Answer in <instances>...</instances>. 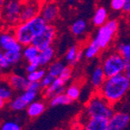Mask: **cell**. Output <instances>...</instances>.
<instances>
[{"label": "cell", "mask_w": 130, "mask_h": 130, "mask_svg": "<svg viewBox=\"0 0 130 130\" xmlns=\"http://www.w3.org/2000/svg\"><path fill=\"white\" fill-rule=\"evenodd\" d=\"M73 100L67 95V94H60L53 98L50 99V106H64V105H69Z\"/></svg>", "instance_id": "23"}, {"label": "cell", "mask_w": 130, "mask_h": 130, "mask_svg": "<svg viewBox=\"0 0 130 130\" xmlns=\"http://www.w3.org/2000/svg\"><path fill=\"white\" fill-rule=\"evenodd\" d=\"M71 75H72V68L70 67H67V66H66V67L64 68V70L60 74L59 77L67 83V81L69 80V78L71 77Z\"/></svg>", "instance_id": "34"}, {"label": "cell", "mask_w": 130, "mask_h": 130, "mask_svg": "<svg viewBox=\"0 0 130 130\" xmlns=\"http://www.w3.org/2000/svg\"><path fill=\"white\" fill-rule=\"evenodd\" d=\"M117 30L112 28L110 26H108V25L106 24V23L104 26H99L95 38L98 40L101 49H106L110 45L111 41L114 38V36L117 33Z\"/></svg>", "instance_id": "9"}, {"label": "cell", "mask_w": 130, "mask_h": 130, "mask_svg": "<svg viewBox=\"0 0 130 130\" xmlns=\"http://www.w3.org/2000/svg\"><path fill=\"white\" fill-rule=\"evenodd\" d=\"M6 80L15 91H25L27 89L28 85L30 83L27 77L17 74L7 75L6 76Z\"/></svg>", "instance_id": "12"}, {"label": "cell", "mask_w": 130, "mask_h": 130, "mask_svg": "<svg viewBox=\"0 0 130 130\" xmlns=\"http://www.w3.org/2000/svg\"><path fill=\"white\" fill-rule=\"evenodd\" d=\"M4 52V51H3ZM5 56L7 57L8 62L11 64V66H14L15 64H18L20 60H21L23 54L22 52H11V51H6L4 52Z\"/></svg>", "instance_id": "27"}, {"label": "cell", "mask_w": 130, "mask_h": 130, "mask_svg": "<svg viewBox=\"0 0 130 130\" xmlns=\"http://www.w3.org/2000/svg\"><path fill=\"white\" fill-rule=\"evenodd\" d=\"M46 110V105L40 101H34L31 104H29L26 107V113L29 117L36 118L39 117Z\"/></svg>", "instance_id": "15"}, {"label": "cell", "mask_w": 130, "mask_h": 130, "mask_svg": "<svg viewBox=\"0 0 130 130\" xmlns=\"http://www.w3.org/2000/svg\"><path fill=\"white\" fill-rule=\"evenodd\" d=\"M23 0H4L1 4V18L7 27H15L20 23Z\"/></svg>", "instance_id": "3"}, {"label": "cell", "mask_w": 130, "mask_h": 130, "mask_svg": "<svg viewBox=\"0 0 130 130\" xmlns=\"http://www.w3.org/2000/svg\"><path fill=\"white\" fill-rule=\"evenodd\" d=\"M106 79V76L105 75L104 69L102 67H98L94 69L93 73L91 75V84L95 88L99 89L105 80Z\"/></svg>", "instance_id": "16"}, {"label": "cell", "mask_w": 130, "mask_h": 130, "mask_svg": "<svg viewBox=\"0 0 130 130\" xmlns=\"http://www.w3.org/2000/svg\"><path fill=\"white\" fill-rule=\"evenodd\" d=\"M109 119L103 117H87L85 128L87 130H108Z\"/></svg>", "instance_id": "13"}, {"label": "cell", "mask_w": 130, "mask_h": 130, "mask_svg": "<svg viewBox=\"0 0 130 130\" xmlns=\"http://www.w3.org/2000/svg\"><path fill=\"white\" fill-rule=\"evenodd\" d=\"M54 56H55V50L52 46H49V47L40 51L38 56L39 58H40L41 66H46L48 63H50L52 61Z\"/></svg>", "instance_id": "22"}, {"label": "cell", "mask_w": 130, "mask_h": 130, "mask_svg": "<svg viewBox=\"0 0 130 130\" xmlns=\"http://www.w3.org/2000/svg\"><path fill=\"white\" fill-rule=\"evenodd\" d=\"M107 20V11L105 7H98L93 17V24L95 26H102L106 23Z\"/></svg>", "instance_id": "18"}, {"label": "cell", "mask_w": 130, "mask_h": 130, "mask_svg": "<svg viewBox=\"0 0 130 130\" xmlns=\"http://www.w3.org/2000/svg\"><path fill=\"white\" fill-rule=\"evenodd\" d=\"M9 107L14 111H21L26 109L27 107V105L24 102V100L22 99V98L19 95L18 98L11 100L9 103Z\"/></svg>", "instance_id": "26"}, {"label": "cell", "mask_w": 130, "mask_h": 130, "mask_svg": "<svg viewBox=\"0 0 130 130\" xmlns=\"http://www.w3.org/2000/svg\"><path fill=\"white\" fill-rule=\"evenodd\" d=\"M125 74L127 76L128 80H129V83H130V62H126V67Z\"/></svg>", "instance_id": "41"}, {"label": "cell", "mask_w": 130, "mask_h": 130, "mask_svg": "<svg viewBox=\"0 0 130 130\" xmlns=\"http://www.w3.org/2000/svg\"><path fill=\"white\" fill-rule=\"evenodd\" d=\"M29 63H31V64H33V65H35L36 67H40L41 66V63H40V58H39V56H37V57H35V58L33 59L32 61H30Z\"/></svg>", "instance_id": "40"}, {"label": "cell", "mask_w": 130, "mask_h": 130, "mask_svg": "<svg viewBox=\"0 0 130 130\" xmlns=\"http://www.w3.org/2000/svg\"><path fill=\"white\" fill-rule=\"evenodd\" d=\"M83 56V51L78 49L76 46H72L66 54V61L71 66H74L80 61Z\"/></svg>", "instance_id": "17"}, {"label": "cell", "mask_w": 130, "mask_h": 130, "mask_svg": "<svg viewBox=\"0 0 130 130\" xmlns=\"http://www.w3.org/2000/svg\"><path fill=\"white\" fill-rule=\"evenodd\" d=\"M66 67V65L62 62V61H56L54 63H52L50 65L49 69H48V73H50L51 75L57 77L60 76V74L62 73V71L64 70V68Z\"/></svg>", "instance_id": "25"}, {"label": "cell", "mask_w": 130, "mask_h": 130, "mask_svg": "<svg viewBox=\"0 0 130 130\" xmlns=\"http://www.w3.org/2000/svg\"><path fill=\"white\" fill-rule=\"evenodd\" d=\"M37 68H38V67H36L35 65H33V64L29 63V65H28L27 67H26V72H27V74H29V73H32V72L36 71V70H37Z\"/></svg>", "instance_id": "39"}, {"label": "cell", "mask_w": 130, "mask_h": 130, "mask_svg": "<svg viewBox=\"0 0 130 130\" xmlns=\"http://www.w3.org/2000/svg\"><path fill=\"white\" fill-rule=\"evenodd\" d=\"M105 75L106 77L117 76L125 73L126 67V61L119 53H114L109 55L102 64Z\"/></svg>", "instance_id": "5"}, {"label": "cell", "mask_w": 130, "mask_h": 130, "mask_svg": "<svg viewBox=\"0 0 130 130\" xmlns=\"http://www.w3.org/2000/svg\"><path fill=\"white\" fill-rule=\"evenodd\" d=\"M123 11L125 13H130V0H125V5H124Z\"/></svg>", "instance_id": "38"}, {"label": "cell", "mask_w": 130, "mask_h": 130, "mask_svg": "<svg viewBox=\"0 0 130 130\" xmlns=\"http://www.w3.org/2000/svg\"><path fill=\"white\" fill-rule=\"evenodd\" d=\"M13 96V88L10 87V85L7 83V80H2L0 86V98L5 100L6 102H8L12 100Z\"/></svg>", "instance_id": "20"}, {"label": "cell", "mask_w": 130, "mask_h": 130, "mask_svg": "<svg viewBox=\"0 0 130 130\" xmlns=\"http://www.w3.org/2000/svg\"><path fill=\"white\" fill-rule=\"evenodd\" d=\"M59 9L54 1H46L43 4L40 15L46 20L47 24H51L58 18Z\"/></svg>", "instance_id": "11"}, {"label": "cell", "mask_w": 130, "mask_h": 130, "mask_svg": "<svg viewBox=\"0 0 130 130\" xmlns=\"http://www.w3.org/2000/svg\"><path fill=\"white\" fill-rule=\"evenodd\" d=\"M130 125V116L126 113H115L109 118L108 130H124Z\"/></svg>", "instance_id": "10"}, {"label": "cell", "mask_w": 130, "mask_h": 130, "mask_svg": "<svg viewBox=\"0 0 130 130\" xmlns=\"http://www.w3.org/2000/svg\"><path fill=\"white\" fill-rule=\"evenodd\" d=\"M11 67V64L8 62L7 57L5 56L4 52L0 53V67L2 70H7Z\"/></svg>", "instance_id": "36"}, {"label": "cell", "mask_w": 130, "mask_h": 130, "mask_svg": "<svg viewBox=\"0 0 130 130\" xmlns=\"http://www.w3.org/2000/svg\"><path fill=\"white\" fill-rule=\"evenodd\" d=\"M55 76H53V75H51L50 73H48V74H46L45 75V76H44L43 78L41 79V81H40V84H41V87L42 88H46L47 87H49L50 85L52 84V82L55 80Z\"/></svg>", "instance_id": "33"}, {"label": "cell", "mask_w": 130, "mask_h": 130, "mask_svg": "<svg viewBox=\"0 0 130 130\" xmlns=\"http://www.w3.org/2000/svg\"><path fill=\"white\" fill-rule=\"evenodd\" d=\"M6 101H5V100H3V99H1V98H0V107H1V108H3V107H4V106H5V104H6Z\"/></svg>", "instance_id": "42"}, {"label": "cell", "mask_w": 130, "mask_h": 130, "mask_svg": "<svg viewBox=\"0 0 130 130\" xmlns=\"http://www.w3.org/2000/svg\"><path fill=\"white\" fill-rule=\"evenodd\" d=\"M101 47H100L99 44H98V40L95 38H94L93 40H91V42L88 44V46H87L86 50H85V56L87 59L94 58L95 56H98L99 54Z\"/></svg>", "instance_id": "19"}, {"label": "cell", "mask_w": 130, "mask_h": 130, "mask_svg": "<svg viewBox=\"0 0 130 130\" xmlns=\"http://www.w3.org/2000/svg\"><path fill=\"white\" fill-rule=\"evenodd\" d=\"M45 75H46V71L44 69H37L36 71L27 75V79L30 82H40Z\"/></svg>", "instance_id": "30"}, {"label": "cell", "mask_w": 130, "mask_h": 130, "mask_svg": "<svg viewBox=\"0 0 130 130\" xmlns=\"http://www.w3.org/2000/svg\"><path fill=\"white\" fill-rule=\"evenodd\" d=\"M66 94H67L72 100H76L79 98V95H80V87H78L77 85H72V86H70V87L67 89Z\"/></svg>", "instance_id": "31"}, {"label": "cell", "mask_w": 130, "mask_h": 130, "mask_svg": "<svg viewBox=\"0 0 130 130\" xmlns=\"http://www.w3.org/2000/svg\"><path fill=\"white\" fill-rule=\"evenodd\" d=\"M39 52H40V51L38 50V48L34 46L33 44L25 46L23 50H22L23 57H24L26 60H27L28 62H30V61H32L35 57H37L39 55Z\"/></svg>", "instance_id": "21"}, {"label": "cell", "mask_w": 130, "mask_h": 130, "mask_svg": "<svg viewBox=\"0 0 130 130\" xmlns=\"http://www.w3.org/2000/svg\"><path fill=\"white\" fill-rule=\"evenodd\" d=\"M37 93H38V92L26 89V90L23 91V93H22V95H20V96L22 98V99L24 100V102L28 106L29 104H31L32 102L35 101V98H37Z\"/></svg>", "instance_id": "28"}, {"label": "cell", "mask_w": 130, "mask_h": 130, "mask_svg": "<svg viewBox=\"0 0 130 130\" xmlns=\"http://www.w3.org/2000/svg\"><path fill=\"white\" fill-rule=\"evenodd\" d=\"M117 52L123 56L126 62H130V43L120 44L117 46Z\"/></svg>", "instance_id": "29"}, {"label": "cell", "mask_w": 130, "mask_h": 130, "mask_svg": "<svg viewBox=\"0 0 130 130\" xmlns=\"http://www.w3.org/2000/svg\"><path fill=\"white\" fill-rule=\"evenodd\" d=\"M0 46L1 49L6 51H11V52H22L23 46L18 42L15 36V32L11 30L5 31L0 36Z\"/></svg>", "instance_id": "8"}, {"label": "cell", "mask_w": 130, "mask_h": 130, "mask_svg": "<svg viewBox=\"0 0 130 130\" xmlns=\"http://www.w3.org/2000/svg\"><path fill=\"white\" fill-rule=\"evenodd\" d=\"M40 88H42L40 82H30L27 87V89L33 90V91H37V92H39Z\"/></svg>", "instance_id": "37"}, {"label": "cell", "mask_w": 130, "mask_h": 130, "mask_svg": "<svg viewBox=\"0 0 130 130\" xmlns=\"http://www.w3.org/2000/svg\"><path fill=\"white\" fill-rule=\"evenodd\" d=\"M3 1H4V0H1V1H0V2H1V4L3 3Z\"/></svg>", "instance_id": "43"}, {"label": "cell", "mask_w": 130, "mask_h": 130, "mask_svg": "<svg viewBox=\"0 0 130 130\" xmlns=\"http://www.w3.org/2000/svg\"><path fill=\"white\" fill-rule=\"evenodd\" d=\"M86 111L87 117H103L108 119L115 114L112 104H110L99 93L94 95L88 100Z\"/></svg>", "instance_id": "4"}, {"label": "cell", "mask_w": 130, "mask_h": 130, "mask_svg": "<svg viewBox=\"0 0 130 130\" xmlns=\"http://www.w3.org/2000/svg\"><path fill=\"white\" fill-rule=\"evenodd\" d=\"M125 0H111V8L115 11L123 10Z\"/></svg>", "instance_id": "35"}, {"label": "cell", "mask_w": 130, "mask_h": 130, "mask_svg": "<svg viewBox=\"0 0 130 130\" xmlns=\"http://www.w3.org/2000/svg\"><path fill=\"white\" fill-rule=\"evenodd\" d=\"M42 6L43 3L41 0H23L20 23L26 22L40 15Z\"/></svg>", "instance_id": "7"}, {"label": "cell", "mask_w": 130, "mask_h": 130, "mask_svg": "<svg viewBox=\"0 0 130 130\" xmlns=\"http://www.w3.org/2000/svg\"><path fill=\"white\" fill-rule=\"evenodd\" d=\"M130 89V83L125 73L106 77L98 89V93L104 96L110 104L114 105L124 98Z\"/></svg>", "instance_id": "1"}, {"label": "cell", "mask_w": 130, "mask_h": 130, "mask_svg": "<svg viewBox=\"0 0 130 130\" xmlns=\"http://www.w3.org/2000/svg\"><path fill=\"white\" fill-rule=\"evenodd\" d=\"M47 23L39 15L26 22L19 23L14 29L15 36L22 46L32 44L33 40L44 30Z\"/></svg>", "instance_id": "2"}, {"label": "cell", "mask_w": 130, "mask_h": 130, "mask_svg": "<svg viewBox=\"0 0 130 130\" xmlns=\"http://www.w3.org/2000/svg\"><path fill=\"white\" fill-rule=\"evenodd\" d=\"M56 35V27L52 25L47 24L46 27L44 28V30L33 40L32 44L38 48L39 51H42V50L51 46L53 41L55 40Z\"/></svg>", "instance_id": "6"}, {"label": "cell", "mask_w": 130, "mask_h": 130, "mask_svg": "<svg viewBox=\"0 0 130 130\" xmlns=\"http://www.w3.org/2000/svg\"><path fill=\"white\" fill-rule=\"evenodd\" d=\"M65 84L66 82L62 80L59 76L55 78V80L49 87L44 89L43 95L47 99H51L57 95H60L65 91Z\"/></svg>", "instance_id": "14"}, {"label": "cell", "mask_w": 130, "mask_h": 130, "mask_svg": "<svg viewBox=\"0 0 130 130\" xmlns=\"http://www.w3.org/2000/svg\"><path fill=\"white\" fill-rule=\"evenodd\" d=\"M2 130H20L21 126L15 121H6L1 126Z\"/></svg>", "instance_id": "32"}, {"label": "cell", "mask_w": 130, "mask_h": 130, "mask_svg": "<svg viewBox=\"0 0 130 130\" xmlns=\"http://www.w3.org/2000/svg\"><path fill=\"white\" fill-rule=\"evenodd\" d=\"M87 30V22L83 19H78L71 26V32L76 37L83 35Z\"/></svg>", "instance_id": "24"}, {"label": "cell", "mask_w": 130, "mask_h": 130, "mask_svg": "<svg viewBox=\"0 0 130 130\" xmlns=\"http://www.w3.org/2000/svg\"><path fill=\"white\" fill-rule=\"evenodd\" d=\"M69 1H73V0H69Z\"/></svg>", "instance_id": "44"}]
</instances>
